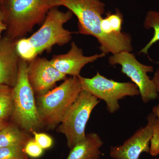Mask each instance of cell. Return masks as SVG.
Returning <instances> with one entry per match:
<instances>
[{"label":"cell","instance_id":"obj_28","mask_svg":"<svg viewBox=\"0 0 159 159\" xmlns=\"http://www.w3.org/2000/svg\"><path fill=\"white\" fill-rule=\"evenodd\" d=\"M151 159H159V158H152Z\"/></svg>","mask_w":159,"mask_h":159},{"label":"cell","instance_id":"obj_26","mask_svg":"<svg viewBox=\"0 0 159 159\" xmlns=\"http://www.w3.org/2000/svg\"><path fill=\"white\" fill-rule=\"evenodd\" d=\"M9 123L6 120L0 119V130L6 127V126L9 125Z\"/></svg>","mask_w":159,"mask_h":159},{"label":"cell","instance_id":"obj_13","mask_svg":"<svg viewBox=\"0 0 159 159\" xmlns=\"http://www.w3.org/2000/svg\"><path fill=\"white\" fill-rule=\"evenodd\" d=\"M103 142L97 133L86 134L85 139L71 149L66 159H100Z\"/></svg>","mask_w":159,"mask_h":159},{"label":"cell","instance_id":"obj_1","mask_svg":"<svg viewBox=\"0 0 159 159\" xmlns=\"http://www.w3.org/2000/svg\"><path fill=\"white\" fill-rule=\"evenodd\" d=\"M52 7L63 6L72 11L78 20V33L96 38L102 53L116 54L133 50L131 36L121 32L108 35L101 29L105 4L100 0H51Z\"/></svg>","mask_w":159,"mask_h":159},{"label":"cell","instance_id":"obj_4","mask_svg":"<svg viewBox=\"0 0 159 159\" xmlns=\"http://www.w3.org/2000/svg\"><path fill=\"white\" fill-rule=\"evenodd\" d=\"M28 62L20 58L18 74L12 87L14 110L11 117L15 123L27 132L42 126L36 107V100L27 76Z\"/></svg>","mask_w":159,"mask_h":159},{"label":"cell","instance_id":"obj_5","mask_svg":"<svg viewBox=\"0 0 159 159\" xmlns=\"http://www.w3.org/2000/svg\"><path fill=\"white\" fill-rule=\"evenodd\" d=\"M73 15L70 10L64 12L57 7L49 10L40 28L27 38L38 56L44 51L51 52L54 46H64L70 41L74 32L66 30L63 25L73 17Z\"/></svg>","mask_w":159,"mask_h":159},{"label":"cell","instance_id":"obj_20","mask_svg":"<svg viewBox=\"0 0 159 159\" xmlns=\"http://www.w3.org/2000/svg\"><path fill=\"white\" fill-rule=\"evenodd\" d=\"M149 154L152 157L159 155V119L157 118L154 125L153 133L150 143Z\"/></svg>","mask_w":159,"mask_h":159},{"label":"cell","instance_id":"obj_11","mask_svg":"<svg viewBox=\"0 0 159 159\" xmlns=\"http://www.w3.org/2000/svg\"><path fill=\"white\" fill-rule=\"evenodd\" d=\"M105 55L101 53L90 56H84L82 49L79 48L74 42H72L70 48L67 53L54 55L50 61L52 66L61 74L66 76L78 77L84 66Z\"/></svg>","mask_w":159,"mask_h":159},{"label":"cell","instance_id":"obj_24","mask_svg":"<svg viewBox=\"0 0 159 159\" xmlns=\"http://www.w3.org/2000/svg\"><path fill=\"white\" fill-rule=\"evenodd\" d=\"M152 80L156 88L157 91L159 94V66L156 71Z\"/></svg>","mask_w":159,"mask_h":159},{"label":"cell","instance_id":"obj_7","mask_svg":"<svg viewBox=\"0 0 159 159\" xmlns=\"http://www.w3.org/2000/svg\"><path fill=\"white\" fill-rule=\"evenodd\" d=\"M81 88L106 104L109 112L114 114L120 108L119 100L126 97L140 95L138 87L133 83L119 82L109 79L99 72L92 78L78 77Z\"/></svg>","mask_w":159,"mask_h":159},{"label":"cell","instance_id":"obj_8","mask_svg":"<svg viewBox=\"0 0 159 159\" xmlns=\"http://www.w3.org/2000/svg\"><path fill=\"white\" fill-rule=\"evenodd\" d=\"M108 62L111 65L121 66L122 74L129 77L138 87L143 102L147 103L158 98L159 93L153 80L148 75V73L153 72L152 66L139 62L134 54L128 51L112 54L109 57Z\"/></svg>","mask_w":159,"mask_h":159},{"label":"cell","instance_id":"obj_25","mask_svg":"<svg viewBox=\"0 0 159 159\" xmlns=\"http://www.w3.org/2000/svg\"><path fill=\"white\" fill-rule=\"evenodd\" d=\"M152 112L159 119V103L152 107Z\"/></svg>","mask_w":159,"mask_h":159},{"label":"cell","instance_id":"obj_15","mask_svg":"<svg viewBox=\"0 0 159 159\" xmlns=\"http://www.w3.org/2000/svg\"><path fill=\"white\" fill-rule=\"evenodd\" d=\"M143 26L145 29H152L154 31L153 35L151 39L139 52L140 54L148 55L149 49L159 41V11L149 10L145 16Z\"/></svg>","mask_w":159,"mask_h":159},{"label":"cell","instance_id":"obj_27","mask_svg":"<svg viewBox=\"0 0 159 159\" xmlns=\"http://www.w3.org/2000/svg\"><path fill=\"white\" fill-rule=\"evenodd\" d=\"M6 0H0V6L2 5Z\"/></svg>","mask_w":159,"mask_h":159},{"label":"cell","instance_id":"obj_23","mask_svg":"<svg viewBox=\"0 0 159 159\" xmlns=\"http://www.w3.org/2000/svg\"><path fill=\"white\" fill-rule=\"evenodd\" d=\"M6 30H7V25L4 22L2 13L0 9V47H1V40L2 39L1 34L3 31H6Z\"/></svg>","mask_w":159,"mask_h":159},{"label":"cell","instance_id":"obj_18","mask_svg":"<svg viewBox=\"0 0 159 159\" xmlns=\"http://www.w3.org/2000/svg\"><path fill=\"white\" fill-rule=\"evenodd\" d=\"M104 20L111 34H116L122 32L123 22V15L119 10H116L115 13L108 12L104 18Z\"/></svg>","mask_w":159,"mask_h":159},{"label":"cell","instance_id":"obj_22","mask_svg":"<svg viewBox=\"0 0 159 159\" xmlns=\"http://www.w3.org/2000/svg\"><path fill=\"white\" fill-rule=\"evenodd\" d=\"M31 133L34 136V139L37 144L43 149L51 148L53 145V139L47 134L43 133H38L36 131H32Z\"/></svg>","mask_w":159,"mask_h":159},{"label":"cell","instance_id":"obj_16","mask_svg":"<svg viewBox=\"0 0 159 159\" xmlns=\"http://www.w3.org/2000/svg\"><path fill=\"white\" fill-rule=\"evenodd\" d=\"M14 110L12 87L0 85V119L7 121L12 116Z\"/></svg>","mask_w":159,"mask_h":159},{"label":"cell","instance_id":"obj_12","mask_svg":"<svg viewBox=\"0 0 159 159\" xmlns=\"http://www.w3.org/2000/svg\"><path fill=\"white\" fill-rule=\"evenodd\" d=\"M16 40L6 36L1 40L0 85L5 84L13 87L17 81L20 58L16 49Z\"/></svg>","mask_w":159,"mask_h":159},{"label":"cell","instance_id":"obj_14","mask_svg":"<svg viewBox=\"0 0 159 159\" xmlns=\"http://www.w3.org/2000/svg\"><path fill=\"white\" fill-rule=\"evenodd\" d=\"M32 138L16 124L9 123L0 130V148L12 146L25 147Z\"/></svg>","mask_w":159,"mask_h":159},{"label":"cell","instance_id":"obj_17","mask_svg":"<svg viewBox=\"0 0 159 159\" xmlns=\"http://www.w3.org/2000/svg\"><path fill=\"white\" fill-rule=\"evenodd\" d=\"M16 49L20 58L27 62L38 56L28 38H22L17 40L16 42Z\"/></svg>","mask_w":159,"mask_h":159},{"label":"cell","instance_id":"obj_2","mask_svg":"<svg viewBox=\"0 0 159 159\" xmlns=\"http://www.w3.org/2000/svg\"><path fill=\"white\" fill-rule=\"evenodd\" d=\"M53 8L51 0H6L0 6L7 25L6 37L18 40L43 22L48 11Z\"/></svg>","mask_w":159,"mask_h":159},{"label":"cell","instance_id":"obj_21","mask_svg":"<svg viewBox=\"0 0 159 159\" xmlns=\"http://www.w3.org/2000/svg\"><path fill=\"white\" fill-rule=\"evenodd\" d=\"M24 151L27 155L32 158H38L42 155L43 149L37 144L34 138H31L25 145Z\"/></svg>","mask_w":159,"mask_h":159},{"label":"cell","instance_id":"obj_9","mask_svg":"<svg viewBox=\"0 0 159 159\" xmlns=\"http://www.w3.org/2000/svg\"><path fill=\"white\" fill-rule=\"evenodd\" d=\"M152 112L147 116V123L125 140L122 145L111 146L110 156L114 159H139L141 154L149 153L151 139L157 119Z\"/></svg>","mask_w":159,"mask_h":159},{"label":"cell","instance_id":"obj_10","mask_svg":"<svg viewBox=\"0 0 159 159\" xmlns=\"http://www.w3.org/2000/svg\"><path fill=\"white\" fill-rule=\"evenodd\" d=\"M27 76L36 96L46 93L57 82L66 79V75L52 66L51 61L38 56L28 62Z\"/></svg>","mask_w":159,"mask_h":159},{"label":"cell","instance_id":"obj_3","mask_svg":"<svg viewBox=\"0 0 159 159\" xmlns=\"http://www.w3.org/2000/svg\"><path fill=\"white\" fill-rule=\"evenodd\" d=\"M82 90L78 77H71L55 89L36 96V107L42 126L53 129L59 125Z\"/></svg>","mask_w":159,"mask_h":159},{"label":"cell","instance_id":"obj_6","mask_svg":"<svg viewBox=\"0 0 159 159\" xmlns=\"http://www.w3.org/2000/svg\"><path fill=\"white\" fill-rule=\"evenodd\" d=\"M99 102V99L82 90L66 113L56 131L65 136L70 149L85 139L86 126L92 111Z\"/></svg>","mask_w":159,"mask_h":159},{"label":"cell","instance_id":"obj_19","mask_svg":"<svg viewBox=\"0 0 159 159\" xmlns=\"http://www.w3.org/2000/svg\"><path fill=\"white\" fill-rule=\"evenodd\" d=\"M0 159H29L21 146L0 148Z\"/></svg>","mask_w":159,"mask_h":159}]
</instances>
